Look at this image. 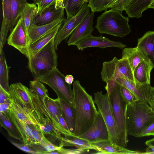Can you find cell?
I'll list each match as a JSON object with an SVG mask.
<instances>
[{
  "mask_svg": "<svg viewBox=\"0 0 154 154\" xmlns=\"http://www.w3.org/2000/svg\"><path fill=\"white\" fill-rule=\"evenodd\" d=\"M9 109L22 122L28 125L34 124L31 120L27 112L11 98Z\"/></svg>",
  "mask_w": 154,
  "mask_h": 154,
  "instance_id": "obj_33",
  "label": "cell"
},
{
  "mask_svg": "<svg viewBox=\"0 0 154 154\" xmlns=\"http://www.w3.org/2000/svg\"><path fill=\"white\" fill-rule=\"evenodd\" d=\"M116 81L134 94L139 99L148 103L150 89L152 86L149 84L136 82L126 79L119 78Z\"/></svg>",
  "mask_w": 154,
  "mask_h": 154,
  "instance_id": "obj_17",
  "label": "cell"
},
{
  "mask_svg": "<svg viewBox=\"0 0 154 154\" xmlns=\"http://www.w3.org/2000/svg\"><path fill=\"white\" fill-rule=\"evenodd\" d=\"M148 103L154 112V87H152L148 99Z\"/></svg>",
  "mask_w": 154,
  "mask_h": 154,
  "instance_id": "obj_47",
  "label": "cell"
},
{
  "mask_svg": "<svg viewBox=\"0 0 154 154\" xmlns=\"http://www.w3.org/2000/svg\"><path fill=\"white\" fill-rule=\"evenodd\" d=\"M77 137L92 144L109 140L107 128L99 111L94 121L91 126L84 133Z\"/></svg>",
  "mask_w": 154,
  "mask_h": 154,
  "instance_id": "obj_11",
  "label": "cell"
},
{
  "mask_svg": "<svg viewBox=\"0 0 154 154\" xmlns=\"http://www.w3.org/2000/svg\"><path fill=\"white\" fill-rule=\"evenodd\" d=\"M65 19L64 16L44 25L38 26L32 24L29 31L30 45L50 32L60 24L63 23Z\"/></svg>",
  "mask_w": 154,
  "mask_h": 154,
  "instance_id": "obj_19",
  "label": "cell"
},
{
  "mask_svg": "<svg viewBox=\"0 0 154 154\" xmlns=\"http://www.w3.org/2000/svg\"><path fill=\"white\" fill-rule=\"evenodd\" d=\"M11 99V98L9 99L4 103L0 104V113H2L4 116L8 119H9L8 111L9 110Z\"/></svg>",
  "mask_w": 154,
  "mask_h": 154,
  "instance_id": "obj_45",
  "label": "cell"
},
{
  "mask_svg": "<svg viewBox=\"0 0 154 154\" xmlns=\"http://www.w3.org/2000/svg\"><path fill=\"white\" fill-rule=\"evenodd\" d=\"M137 46L144 51L154 66V31H149L138 39Z\"/></svg>",
  "mask_w": 154,
  "mask_h": 154,
  "instance_id": "obj_25",
  "label": "cell"
},
{
  "mask_svg": "<svg viewBox=\"0 0 154 154\" xmlns=\"http://www.w3.org/2000/svg\"><path fill=\"white\" fill-rule=\"evenodd\" d=\"M14 146L20 150L25 152L33 154H39L38 152L30 144H20L10 141Z\"/></svg>",
  "mask_w": 154,
  "mask_h": 154,
  "instance_id": "obj_40",
  "label": "cell"
},
{
  "mask_svg": "<svg viewBox=\"0 0 154 154\" xmlns=\"http://www.w3.org/2000/svg\"><path fill=\"white\" fill-rule=\"evenodd\" d=\"M9 68L3 51L0 52V86L9 93Z\"/></svg>",
  "mask_w": 154,
  "mask_h": 154,
  "instance_id": "obj_31",
  "label": "cell"
},
{
  "mask_svg": "<svg viewBox=\"0 0 154 154\" xmlns=\"http://www.w3.org/2000/svg\"><path fill=\"white\" fill-rule=\"evenodd\" d=\"M94 13L91 11L78 25L69 36L67 43L69 46L75 45L78 42L92 35Z\"/></svg>",
  "mask_w": 154,
  "mask_h": 154,
  "instance_id": "obj_14",
  "label": "cell"
},
{
  "mask_svg": "<svg viewBox=\"0 0 154 154\" xmlns=\"http://www.w3.org/2000/svg\"><path fill=\"white\" fill-rule=\"evenodd\" d=\"M7 41L8 45L16 48L29 59V40L20 18L11 32Z\"/></svg>",
  "mask_w": 154,
  "mask_h": 154,
  "instance_id": "obj_12",
  "label": "cell"
},
{
  "mask_svg": "<svg viewBox=\"0 0 154 154\" xmlns=\"http://www.w3.org/2000/svg\"><path fill=\"white\" fill-rule=\"evenodd\" d=\"M154 0H132L125 8V11L129 17L138 18L142 16L145 11Z\"/></svg>",
  "mask_w": 154,
  "mask_h": 154,
  "instance_id": "obj_27",
  "label": "cell"
},
{
  "mask_svg": "<svg viewBox=\"0 0 154 154\" xmlns=\"http://www.w3.org/2000/svg\"><path fill=\"white\" fill-rule=\"evenodd\" d=\"M27 0H2V20L0 31V41L5 42L9 31H12L17 23Z\"/></svg>",
  "mask_w": 154,
  "mask_h": 154,
  "instance_id": "obj_7",
  "label": "cell"
},
{
  "mask_svg": "<svg viewBox=\"0 0 154 154\" xmlns=\"http://www.w3.org/2000/svg\"><path fill=\"white\" fill-rule=\"evenodd\" d=\"M72 90L75 103L76 122L74 136L84 133L92 125L98 112L91 95L89 94L76 80Z\"/></svg>",
  "mask_w": 154,
  "mask_h": 154,
  "instance_id": "obj_1",
  "label": "cell"
},
{
  "mask_svg": "<svg viewBox=\"0 0 154 154\" xmlns=\"http://www.w3.org/2000/svg\"><path fill=\"white\" fill-rule=\"evenodd\" d=\"M60 154H82L88 151L80 149H68L62 147L58 150Z\"/></svg>",
  "mask_w": 154,
  "mask_h": 154,
  "instance_id": "obj_42",
  "label": "cell"
},
{
  "mask_svg": "<svg viewBox=\"0 0 154 154\" xmlns=\"http://www.w3.org/2000/svg\"><path fill=\"white\" fill-rule=\"evenodd\" d=\"M145 143L147 146L154 147V138L146 141Z\"/></svg>",
  "mask_w": 154,
  "mask_h": 154,
  "instance_id": "obj_49",
  "label": "cell"
},
{
  "mask_svg": "<svg viewBox=\"0 0 154 154\" xmlns=\"http://www.w3.org/2000/svg\"><path fill=\"white\" fill-rule=\"evenodd\" d=\"M121 92L123 97L128 104L133 103L139 100L137 97L125 87L121 86Z\"/></svg>",
  "mask_w": 154,
  "mask_h": 154,
  "instance_id": "obj_37",
  "label": "cell"
},
{
  "mask_svg": "<svg viewBox=\"0 0 154 154\" xmlns=\"http://www.w3.org/2000/svg\"><path fill=\"white\" fill-rule=\"evenodd\" d=\"M54 39L28 60V67L35 78L37 79L57 68L58 56Z\"/></svg>",
  "mask_w": 154,
  "mask_h": 154,
  "instance_id": "obj_5",
  "label": "cell"
},
{
  "mask_svg": "<svg viewBox=\"0 0 154 154\" xmlns=\"http://www.w3.org/2000/svg\"><path fill=\"white\" fill-rule=\"evenodd\" d=\"M74 78L72 75H67L65 76V80L66 82L69 84H71L74 81Z\"/></svg>",
  "mask_w": 154,
  "mask_h": 154,
  "instance_id": "obj_48",
  "label": "cell"
},
{
  "mask_svg": "<svg viewBox=\"0 0 154 154\" xmlns=\"http://www.w3.org/2000/svg\"><path fill=\"white\" fill-rule=\"evenodd\" d=\"M62 140L63 146H73L77 148L86 150L88 151L91 149L97 150L93 144L77 137H63Z\"/></svg>",
  "mask_w": 154,
  "mask_h": 154,
  "instance_id": "obj_30",
  "label": "cell"
},
{
  "mask_svg": "<svg viewBox=\"0 0 154 154\" xmlns=\"http://www.w3.org/2000/svg\"><path fill=\"white\" fill-rule=\"evenodd\" d=\"M129 17L112 9L106 10L97 18L95 27L101 34L123 38L131 31Z\"/></svg>",
  "mask_w": 154,
  "mask_h": 154,
  "instance_id": "obj_4",
  "label": "cell"
},
{
  "mask_svg": "<svg viewBox=\"0 0 154 154\" xmlns=\"http://www.w3.org/2000/svg\"><path fill=\"white\" fill-rule=\"evenodd\" d=\"M60 101L62 116L70 131L74 134L76 122L75 108L62 100L60 99Z\"/></svg>",
  "mask_w": 154,
  "mask_h": 154,
  "instance_id": "obj_29",
  "label": "cell"
},
{
  "mask_svg": "<svg viewBox=\"0 0 154 154\" xmlns=\"http://www.w3.org/2000/svg\"><path fill=\"white\" fill-rule=\"evenodd\" d=\"M11 98L10 93L0 86V104L4 103Z\"/></svg>",
  "mask_w": 154,
  "mask_h": 154,
  "instance_id": "obj_44",
  "label": "cell"
},
{
  "mask_svg": "<svg viewBox=\"0 0 154 154\" xmlns=\"http://www.w3.org/2000/svg\"><path fill=\"white\" fill-rule=\"evenodd\" d=\"M64 10L62 0H57L54 4L38 14L32 24L39 26L51 23L64 17Z\"/></svg>",
  "mask_w": 154,
  "mask_h": 154,
  "instance_id": "obj_15",
  "label": "cell"
},
{
  "mask_svg": "<svg viewBox=\"0 0 154 154\" xmlns=\"http://www.w3.org/2000/svg\"><path fill=\"white\" fill-rule=\"evenodd\" d=\"M75 45L78 49L80 51L91 47L102 48L114 47L123 49L126 47L125 45L120 42L113 41L102 35L95 36L92 35L81 41Z\"/></svg>",
  "mask_w": 154,
  "mask_h": 154,
  "instance_id": "obj_16",
  "label": "cell"
},
{
  "mask_svg": "<svg viewBox=\"0 0 154 154\" xmlns=\"http://www.w3.org/2000/svg\"><path fill=\"white\" fill-rule=\"evenodd\" d=\"M132 0H115L109 8L112 9L122 12Z\"/></svg>",
  "mask_w": 154,
  "mask_h": 154,
  "instance_id": "obj_38",
  "label": "cell"
},
{
  "mask_svg": "<svg viewBox=\"0 0 154 154\" xmlns=\"http://www.w3.org/2000/svg\"><path fill=\"white\" fill-rule=\"evenodd\" d=\"M154 67L153 64L149 59L141 62L136 67L133 72L135 82L150 84V73Z\"/></svg>",
  "mask_w": 154,
  "mask_h": 154,
  "instance_id": "obj_22",
  "label": "cell"
},
{
  "mask_svg": "<svg viewBox=\"0 0 154 154\" xmlns=\"http://www.w3.org/2000/svg\"><path fill=\"white\" fill-rule=\"evenodd\" d=\"M125 71L124 59H118L115 57L110 61L103 63L101 77L106 82L116 80L118 78H124Z\"/></svg>",
  "mask_w": 154,
  "mask_h": 154,
  "instance_id": "obj_13",
  "label": "cell"
},
{
  "mask_svg": "<svg viewBox=\"0 0 154 154\" xmlns=\"http://www.w3.org/2000/svg\"><path fill=\"white\" fill-rule=\"evenodd\" d=\"M88 4V2L86 1L76 14L72 17L65 19L54 38V43L56 50L61 42L70 36L79 23L91 11Z\"/></svg>",
  "mask_w": 154,
  "mask_h": 154,
  "instance_id": "obj_10",
  "label": "cell"
},
{
  "mask_svg": "<svg viewBox=\"0 0 154 154\" xmlns=\"http://www.w3.org/2000/svg\"><path fill=\"white\" fill-rule=\"evenodd\" d=\"M0 114L1 125L6 130L10 137L22 142L20 134L13 123L2 113Z\"/></svg>",
  "mask_w": 154,
  "mask_h": 154,
  "instance_id": "obj_34",
  "label": "cell"
},
{
  "mask_svg": "<svg viewBox=\"0 0 154 154\" xmlns=\"http://www.w3.org/2000/svg\"><path fill=\"white\" fill-rule=\"evenodd\" d=\"M9 119L14 124L20 133L22 142L26 144L40 143L34 138L32 131L29 125L19 119L9 109Z\"/></svg>",
  "mask_w": 154,
  "mask_h": 154,
  "instance_id": "obj_20",
  "label": "cell"
},
{
  "mask_svg": "<svg viewBox=\"0 0 154 154\" xmlns=\"http://www.w3.org/2000/svg\"><path fill=\"white\" fill-rule=\"evenodd\" d=\"M152 136H154V122L146 128L141 132L140 137Z\"/></svg>",
  "mask_w": 154,
  "mask_h": 154,
  "instance_id": "obj_43",
  "label": "cell"
},
{
  "mask_svg": "<svg viewBox=\"0 0 154 154\" xmlns=\"http://www.w3.org/2000/svg\"><path fill=\"white\" fill-rule=\"evenodd\" d=\"M57 0H40L36 4L38 14L42 12L45 9L55 3Z\"/></svg>",
  "mask_w": 154,
  "mask_h": 154,
  "instance_id": "obj_41",
  "label": "cell"
},
{
  "mask_svg": "<svg viewBox=\"0 0 154 154\" xmlns=\"http://www.w3.org/2000/svg\"><path fill=\"white\" fill-rule=\"evenodd\" d=\"M42 99V98H41ZM51 115L55 121L58 127V131L65 137L70 136L60 124L58 118L62 115L60 99L58 98L54 99L49 96L42 99Z\"/></svg>",
  "mask_w": 154,
  "mask_h": 154,
  "instance_id": "obj_21",
  "label": "cell"
},
{
  "mask_svg": "<svg viewBox=\"0 0 154 154\" xmlns=\"http://www.w3.org/2000/svg\"><path fill=\"white\" fill-rule=\"evenodd\" d=\"M94 101L107 128L109 140L113 145H118V135L116 122L109 96L102 91L94 94Z\"/></svg>",
  "mask_w": 154,
  "mask_h": 154,
  "instance_id": "obj_9",
  "label": "cell"
},
{
  "mask_svg": "<svg viewBox=\"0 0 154 154\" xmlns=\"http://www.w3.org/2000/svg\"><path fill=\"white\" fill-rule=\"evenodd\" d=\"M115 0H89L88 5L91 11L101 12L108 9Z\"/></svg>",
  "mask_w": 154,
  "mask_h": 154,
  "instance_id": "obj_35",
  "label": "cell"
},
{
  "mask_svg": "<svg viewBox=\"0 0 154 154\" xmlns=\"http://www.w3.org/2000/svg\"><path fill=\"white\" fill-rule=\"evenodd\" d=\"M121 85L116 80L109 82L105 87L111 103L118 135V145L126 147L129 141L126 120L128 103L123 97Z\"/></svg>",
  "mask_w": 154,
  "mask_h": 154,
  "instance_id": "obj_2",
  "label": "cell"
},
{
  "mask_svg": "<svg viewBox=\"0 0 154 154\" xmlns=\"http://www.w3.org/2000/svg\"><path fill=\"white\" fill-rule=\"evenodd\" d=\"M29 89L21 83L17 82L10 85L9 93L15 102L23 108H28L30 106Z\"/></svg>",
  "mask_w": 154,
  "mask_h": 154,
  "instance_id": "obj_18",
  "label": "cell"
},
{
  "mask_svg": "<svg viewBox=\"0 0 154 154\" xmlns=\"http://www.w3.org/2000/svg\"><path fill=\"white\" fill-rule=\"evenodd\" d=\"M28 125L31 129L34 138L37 142L40 143L45 137L40 129L39 127L34 124Z\"/></svg>",
  "mask_w": 154,
  "mask_h": 154,
  "instance_id": "obj_39",
  "label": "cell"
},
{
  "mask_svg": "<svg viewBox=\"0 0 154 154\" xmlns=\"http://www.w3.org/2000/svg\"><path fill=\"white\" fill-rule=\"evenodd\" d=\"M58 119L60 124L63 128L70 135V136H74V134L70 131L62 116H60Z\"/></svg>",
  "mask_w": 154,
  "mask_h": 154,
  "instance_id": "obj_46",
  "label": "cell"
},
{
  "mask_svg": "<svg viewBox=\"0 0 154 154\" xmlns=\"http://www.w3.org/2000/svg\"><path fill=\"white\" fill-rule=\"evenodd\" d=\"M149 8H152L154 9V0L152 2L150 5Z\"/></svg>",
  "mask_w": 154,
  "mask_h": 154,
  "instance_id": "obj_51",
  "label": "cell"
},
{
  "mask_svg": "<svg viewBox=\"0 0 154 154\" xmlns=\"http://www.w3.org/2000/svg\"><path fill=\"white\" fill-rule=\"evenodd\" d=\"M65 76L56 68L46 74L36 79L51 88L59 99L75 107L73 90L71 85L66 82Z\"/></svg>",
  "mask_w": 154,
  "mask_h": 154,
  "instance_id": "obj_8",
  "label": "cell"
},
{
  "mask_svg": "<svg viewBox=\"0 0 154 154\" xmlns=\"http://www.w3.org/2000/svg\"><path fill=\"white\" fill-rule=\"evenodd\" d=\"M126 120L128 135L140 138L143 131L154 122V112L147 103L139 100L128 104Z\"/></svg>",
  "mask_w": 154,
  "mask_h": 154,
  "instance_id": "obj_3",
  "label": "cell"
},
{
  "mask_svg": "<svg viewBox=\"0 0 154 154\" xmlns=\"http://www.w3.org/2000/svg\"><path fill=\"white\" fill-rule=\"evenodd\" d=\"M30 89L36 94L40 98L43 99L48 96V90L43 84L36 79L35 78L29 82Z\"/></svg>",
  "mask_w": 154,
  "mask_h": 154,
  "instance_id": "obj_36",
  "label": "cell"
},
{
  "mask_svg": "<svg viewBox=\"0 0 154 154\" xmlns=\"http://www.w3.org/2000/svg\"><path fill=\"white\" fill-rule=\"evenodd\" d=\"M46 154H60V153L58 151V150H54L50 152H47Z\"/></svg>",
  "mask_w": 154,
  "mask_h": 154,
  "instance_id": "obj_50",
  "label": "cell"
},
{
  "mask_svg": "<svg viewBox=\"0 0 154 154\" xmlns=\"http://www.w3.org/2000/svg\"><path fill=\"white\" fill-rule=\"evenodd\" d=\"M29 94L31 113L42 132L44 135L57 134L59 131L57 125L42 99L30 89L29 90Z\"/></svg>",
  "mask_w": 154,
  "mask_h": 154,
  "instance_id": "obj_6",
  "label": "cell"
},
{
  "mask_svg": "<svg viewBox=\"0 0 154 154\" xmlns=\"http://www.w3.org/2000/svg\"><path fill=\"white\" fill-rule=\"evenodd\" d=\"M122 58H125L128 60L133 72L140 63L148 59L144 51L137 46L134 48H123Z\"/></svg>",
  "mask_w": 154,
  "mask_h": 154,
  "instance_id": "obj_24",
  "label": "cell"
},
{
  "mask_svg": "<svg viewBox=\"0 0 154 154\" xmlns=\"http://www.w3.org/2000/svg\"><path fill=\"white\" fill-rule=\"evenodd\" d=\"M66 13V18L72 17L82 9L86 0H62Z\"/></svg>",
  "mask_w": 154,
  "mask_h": 154,
  "instance_id": "obj_32",
  "label": "cell"
},
{
  "mask_svg": "<svg viewBox=\"0 0 154 154\" xmlns=\"http://www.w3.org/2000/svg\"><path fill=\"white\" fill-rule=\"evenodd\" d=\"M62 23L57 25L49 33L30 44L29 47V58L34 56L39 51L54 39Z\"/></svg>",
  "mask_w": 154,
  "mask_h": 154,
  "instance_id": "obj_28",
  "label": "cell"
},
{
  "mask_svg": "<svg viewBox=\"0 0 154 154\" xmlns=\"http://www.w3.org/2000/svg\"><path fill=\"white\" fill-rule=\"evenodd\" d=\"M38 8L36 4L27 2L20 17V18L29 40V31L30 26L38 14Z\"/></svg>",
  "mask_w": 154,
  "mask_h": 154,
  "instance_id": "obj_26",
  "label": "cell"
},
{
  "mask_svg": "<svg viewBox=\"0 0 154 154\" xmlns=\"http://www.w3.org/2000/svg\"><path fill=\"white\" fill-rule=\"evenodd\" d=\"M35 4H36L40 0H32Z\"/></svg>",
  "mask_w": 154,
  "mask_h": 154,
  "instance_id": "obj_52",
  "label": "cell"
},
{
  "mask_svg": "<svg viewBox=\"0 0 154 154\" xmlns=\"http://www.w3.org/2000/svg\"><path fill=\"white\" fill-rule=\"evenodd\" d=\"M97 149V154H140V151L131 150L118 145L111 144L109 140L93 144Z\"/></svg>",
  "mask_w": 154,
  "mask_h": 154,
  "instance_id": "obj_23",
  "label": "cell"
}]
</instances>
